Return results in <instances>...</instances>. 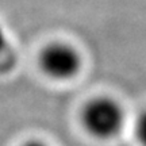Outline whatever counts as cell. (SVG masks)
I'll use <instances>...</instances> for the list:
<instances>
[{"mask_svg":"<svg viewBox=\"0 0 146 146\" xmlns=\"http://www.w3.org/2000/svg\"><path fill=\"white\" fill-rule=\"evenodd\" d=\"M125 111L119 102L110 96H98L84 106L81 122L88 134L98 139H111L125 125Z\"/></svg>","mask_w":146,"mask_h":146,"instance_id":"1","label":"cell"},{"mask_svg":"<svg viewBox=\"0 0 146 146\" xmlns=\"http://www.w3.org/2000/svg\"><path fill=\"white\" fill-rule=\"evenodd\" d=\"M83 66L78 50L68 42H52L39 54V68L53 80L73 78Z\"/></svg>","mask_w":146,"mask_h":146,"instance_id":"2","label":"cell"},{"mask_svg":"<svg viewBox=\"0 0 146 146\" xmlns=\"http://www.w3.org/2000/svg\"><path fill=\"white\" fill-rule=\"evenodd\" d=\"M11 58H12V53H11L10 41L4 26L0 22V68L3 65H10Z\"/></svg>","mask_w":146,"mask_h":146,"instance_id":"3","label":"cell"},{"mask_svg":"<svg viewBox=\"0 0 146 146\" xmlns=\"http://www.w3.org/2000/svg\"><path fill=\"white\" fill-rule=\"evenodd\" d=\"M134 131H135L137 141L139 142V145L146 146V111L139 114V116L137 118Z\"/></svg>","mask_w":146,"mask_h":146,"instance_id":"4","label":"cell"},{"mask_svg":"<svg viewBox=\"0 0 146 146\" xmlns=\"http://www.w3.org/2000/svg\"><path fill=\"white\" fill-rule=\"evenodd\" d=\"M22 146H47V145L45 143V142L34 139V141H29V142H26V143H23Z\"/></svg>","mask_w":146,"mask_h":146,"instance_id":"5","label":"cell"}]
</instances>
